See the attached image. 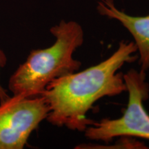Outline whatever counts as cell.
<instances>
[{
    "mask_svg": "<svg viewBox=\"0 0 149 149\" xmlns=\"http://www.w3.org/2000/svg\"><path fill=\"white\" fill-rule=\"evenodd\" d=\"M135 42L121 41L113 55L84 70L51 81L40 95L49 107L46 120L53 125L84 132L94 121L86 117L93 104L104 97L127 91L124 74L117 72L126 63L138 57Z\"/></svg>",
    "mask_w": 149,
    "mask_h": 149,
    "instance_id": "1",
    "label": "cell"
},
{
    "mask_svg": "<svg viewBox=\"0 0 149 149\" xmlns=\"http://www.w3.org/2000/svg\"><path fill=\"white\" fill-rule=\"evenodd\" d=\"M55 37L53 45L33 50L9 80L13 95H40L51 81L77 72L81 63L73 54L84 43V31L74 21L61 20L50 30Z\"/></svg>",
    "mask_w": 149,
    "mask_h": 149,
    "instance_id": "2",
    "label": "cell"
},
{
    "mask_svg": "<svg viewBox=\"0 0 149 149\" xmlns=\"http://www.w3.org/2000/svg\"><path fill=\"white\" fill-rule=\"evenodd\" d=\"M128 92V103L124 115L118 119H102L84 130L85 137L109 142L117 137H137L149 140V115L143 102L149 97L146 72L134 69L124 74Z\"/></svg>",
    "mask_w": 149,
    "mask_h": 149,
    "instance_id": "3",
    "label": "cell"
},
{
    "mask_svg": "<svg viewBox=\"0 0 149 149\" xmlns=\"http://www.w3.org/2000/svg\"><path fill=\"white\" fill-rule=\"evenodd\" d=\"M48 113L49 107L42 95H13L0 103V149L23 148Z\"/></svg>",
    "mask_w": 149,
    "mask_h": 149,
    "instance_id": "4",
    "label": "cell"
},
{
    "mask_svg": "<svg viewBox=\"0 0 149 149\" xmlns=\"http://www.w3.org/2000/svg\"><path fill=\"white\" fill-rule=\"evenodd\" d=\"M102 15L119 21L133 35L139 53L141 71L149 69V15L144 17L131 16L120 10L113 0H99L97 7Z\"/></svg>",
    "mask_w": 149,
    "mask_h": 149,
    "instance_id": "5",
    "label": "cell"
},
{
    "mask_svg": "<svg viewBox=\"0 0 149 149\" xmlns=\"http://www.w3.org/2000/svg\"><path fill=\"white\" fill-rule=\"evenodd\" d=\"M6 56L4 52L0 48V70L6 66ZM9 97H10V96L8 95L6 91L3 88L1 83H0V103H3V102L6 101Z\"/></svg>",
    "mask_w": 149,
    "mask_h": 149,
    "instance_id": "6",
    "label": "cell"
}]
</instances>
